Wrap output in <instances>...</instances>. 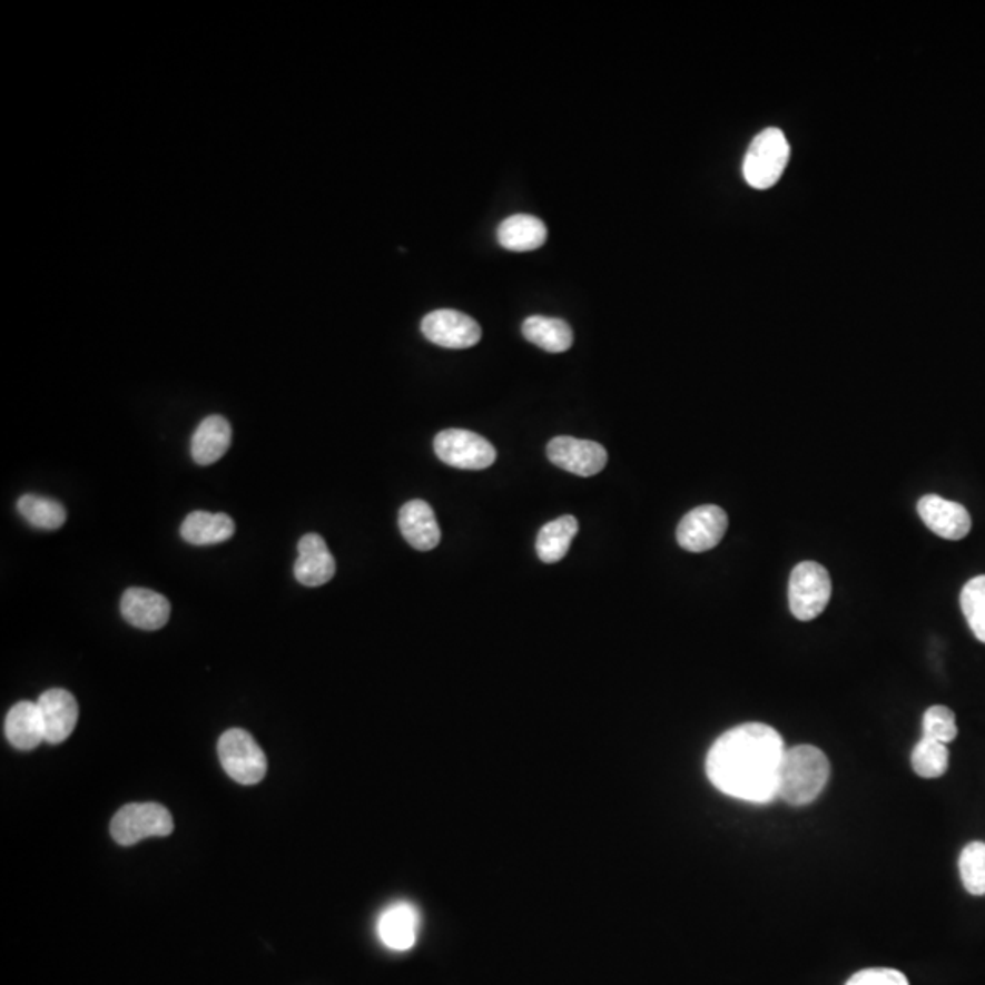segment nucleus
Wrapping results in <instances>:
<instances>
[{
    "mask_svg": "<svg viewBox=\"0 0 985 985\" xmlns=\"http://www.w3.org/2000/svg\"><path fill=\"white\" fill-rule=\"evenodd\" d=\"M221 767L239 785H256L267 774V758L256 739L242 728H230L218 743Z\"/></svg>",
    "mask_w": 985,
    "mask_h": 985,
    "instance_id": "nucleus-5",
    "label": "nucleus"
},
{
    "mask_svg": "<svg viewBox=\"0 0 985 985\" xmlns=\"http://www.w3.org/2000/svg\"><path fill=\"white\" fill-rule=\"evenodd\" d=\"M546 239V225L530 214H515L499 227V243L511 253H531L541 248Z\"/></svg>",
    "mask_w": 985,
    "mask_h": 985,
    "instance_id": "nucleus-19",
    "label": "nucleus"
},
{
    "mask_svg": "<svg viewBox=\"0 0 985 985\" xmlns=\"http://www.w3.org/2000/svg\"><path fill=\"white\" fill-rule=\"evenodd\" d=\"M830 764L824 750L812 745L787 748L778 776V799L805 807L819 798L829 784Z\"/></svg>",
    "mask_w": 985,
    "mask_h": 985,
    "instance_id": "nucleus-2",
    "label": "nucleus"
},
{
    "mask_svg": "<svg viewBox=\"0 0 985 985\" xmlns=\"http://www.w3.org/2000/svg\"><path fill=\"white\" fill-rule=\"evenodd\" d=\"M110 830L117 844L130 847L142 839L170 836L173 814L159 804L125 805L111 819Z\"/></svg>",
    "mask_w": 985,
    "mask_h": 985,
    "instance_id": "nucleus-6",
    "label": "nucleus"
},
{
    "mask_svg": "<svg viewBox=\"0 0 985 985\" xmlns=\"http://www.w3.org/2000/svg\"><path fill=\"white\" fill-rule=\"evenodd\" d=\"M420 913L410 902H396L380 915L376 933L391 950H410L418 940Z\"/></svg>",
    "mask_w": 985,
    "mask_h": 985,
    "instance_id": "nucleus-13",
    "label": "nucleus"
},
{
    "mask_svg": "<svg viewBox=\"0 0 985 985\" xmlns=\"http://www.w3.org/2000/svg\"><path fill=\"white\" fill-rule=\"evenodd\" d=\"M6 738L19 750H33L45 741L41 712L37 702L21 701L6 716Z\"/></svg>",
    "mask_w": 985,
    "mask_h": 985,
    "instance_id": "nucleus-17",
    "label": "nucleus"
},
{
    "mask_svg": "<svg viewBox=\"0 0 985 985\" xmlns=\"http://www.w3.org/2000/svg\"><path fill=\"white\" fill-rule=\"evenodd\" d=\"M962 884L973 896L985 895V844L965 845L958 859Z\"/></svg>",
    "mask_w": 985,
    "mask_h": 985,
    "instance_id": "nucleus-26",
    "label": "nucleus"
},
{
    "mask_svg": "<svg viewBox=\"0 0 985 985\" xmlns=\"http://www.w3.org/2000/svg\"><path fill=\"white\" fill-rule=\"evenodd\" d=\"M236 525L225 513L194 511L183 521L181 536L193 546H213L221 544L234 535Z\"/></svg>",
    "mask_w": 985,
    "mask_h": 985,
    "instance_id": "nucleus-20",
    "label": "nucleus"
},
{
    "mask_svg": "<svg viewBox=\"0 0 985 985\" xmlns=\"http://www.w3.org/2000/svg\"><path fill=\"white\" fill-rule=\"evenodd\" d=\"M524 338L548 353H564L573 344V331L564 319L530 316L522 324Z\"/></svg>",
    "mask_w": 985,
    "mask_h": 985,
    "instance_id": "nucleus-21",
    "label": "nucleus"
},
{
    "mask_svg": "<svg viewBox=\"0 0 985 985\" xmlns=\"http://www.w3.org/2000/svg\"><path fill=\"white\" fill-rule=\"evenodd\" d=\"M784 738L764 722H745L722 733L707 756V776L719 792L747 804L778 799Z\"/></svg>",
    "mask_w": 985,
    "mask_h": 985,
    "instance_id": "nucleus-1",
    "label": "nucleus"
},
{
    "mask_svg": "<svg viewBox=\"0 0 985 985\" xmlns=\"http://www.w3.org/2000/svg\"><path fill=\"white\" fill-rule=\"evenodd\" d=\"M422 333L431 344L445 349H470L482 338L481 325L453 308L433 311L422 319Z\"/></svg>",
    "mask_w": 985,
    "mask_h": 985,
    "instance_id": "nucleus-8",
    "label": "nucleus"
},
{
    "mask_svg": "<svg viewBox=\"0 0 985 985\" xmlns=\"http://www.w3.org/2000/svg\"><path fill=\"white\" fill-rule=\"evenodd\" d=\"M910 765L919 778H940L949 768V748L933 739L922 738L913 748Z\"/></svg>",
    "mask_w": 985,
    "mask_h": 985,
    "instance_id": "nucleus-24",
    "label": "nucleus"
},
{
    "mask_svg": "<svg viewBox=\"0 0 985 985\" xmlns=\"http://www.w3.org/2000/svg\"><path fill=\"white\" fill-rule=\"evenodd\" d=\"M958 736V727H956L955 712L950 708L936 707L927 708L924 713V736L922 738L933 739L938 743H950Z\"/></svg>",
    "mask_w": 985,
    "mask_h": 985,
    "instance_id": "nucleus-27",
    "label": "nucleus"
},
{
    "mask_svg": "<svg viewBox=\"0 0 985 985\" xmlns=\"http://www.w3.org/2000/svg\"><path fill=\"white\" fill-rule=\"evenodd\" d=\"M918 513L924 524L935 535L947 541H961L969 535L973 525L969 511L965 510L964 505L945 501L938 495H925L924 499H919Z\"/></svg>",
    "mask_w": 985,
    "mask_h": 985,
    "instance_id": "nucleus-11",
    "label": "nucleus"
},
{
    "mask_svg": "<svg viewBox=\"0 0 985 985\" xmlns=\"http://www.w3.org/2000/svg\"><path fill=\"white\" fill-rule=\"evenodd\" d=\"M845 985H909V981L899 971L879 967V969L859 971Z\"/></svg>",
    "mask_w": 985,
    "mask_h": 985,
    "instance_id": "nucleus-28",
    "label": "nucleus"
},
{
    "mask_svg": "<svg viewBox=\"0 0 985 985\" xmlns=\"http://www.w3.org/2000/svg\"><path fill=\"white\" fill-rule=\"evenodd\" d=\"M548 459L577 476H593L608 464V453L601 444L591 440L556 436L548 444Z\"/></svg>",
    "mask_w": 985,
    "mask_h": 985,
    "instance_id": "nucleus-10",
    "label": "nucleus"
},
{
    "mask_svg": "<svg viewBox=\"0 0 985 985\" xmlns=\"http://www.w3.org/2000/svg\"><path fill=\"white\" fill-rule=\"evenodd\" d=\"M833 597L829 571L818 562H801L794 568L788 582V604L798 621H812L824 613Z\"/></svg>",
    "mask_w": 985,
    "mask_h": 985,
    "instance_id": "nucleus-4",
    "label": "nucleus"
},
{
    "mask_svg": "<svg viewBox=\"0 0 985 985\" xmlns=\"http://www.w3.org/2000/svg\"><path fill=\"white\" fill-rule=\"evenodd\" d=\"M435 453L459 470H485L495 464L496 451L484 436L465 430H445L435 439Z\"/></svg>",
    "mask_w": 985,
    "mask_h": 985,
    "instance_id": "nucleus-7",
    "label": "nucleus"
},
{
    "mask_svg": "<svg viewBox=\"0 0 985 985\" xmlns=\"http://www.w3.org/2000/svg\"><path fill=\"white\" fill-rule=\"evenodd\" d=\"M19 513L28 524L39 530H59L66 522V510L61 502L41 495H24L17 502Z\"/></svg>",
    "mask_w": 985,
    "mask_h": 985,
    "instance_id": "nucleus-23",
    "label": "nucleus"
},
{
    "mask_svg": "<svg viewBox=\"0 0 985 985\" xmlns=\"http://www.w3.org/2000/svg\"><path fill=\"white\" fill-rule=\"evenodd\" d=\"M233 440V427L227 418L219 415L207 416L203 420L193 436V459L196 464L210 465L218 462Z\"/></svg>",
    "mask_w": 985,
    "mask_h": 985,
    "instance_id": "nucleus-18",
    "label": "nucleus"
},
{
    "mask_svg": "<svg viewBox=\"0 0 985 985\" xmlns=\"http://www.w3.org/2000/svg\"><path fill=\"white\" fill-rule=\"evenodd\" d=\"M961 607L971 632L985 644V575L975 577L965 584Z\"/></svg>",
    "mask_w": 985,
    "mask_h": 985,
    "instance_id": "nucleus-25",
    "label": "nucleus"
},
{
    "mask_svg": "<svg viewBox=\"0 0 985 985\" xmlns=\"http://www.w3.org/2000/svg\"><path fill=\"white\" fill-rule=\"evenodd\" d=\"M37 707L41 712L46 743L59 745L70 738L79 719V707L70 692L62 688H51L42 693Z\"/></svg>",
    "mask_w": 985,
    "mask_h": 985,
    "instance_id": "nucleus-12",
    "label": "nucleus"
},
{
    "mask_svg": "<svg viewBox=\"0 0 985 985\" xmlns=\"http://www.w3.org/2000/svg\"><path fill=\"white\" fill-rule=\"evenodd\" d=\"M398 525L405 541L418 551L435 550L442 539L435 511L425 501H411L402 505Z\"/></svg>",
    "mask_w": 985,
    "mask_h": 985,
    "instance_id": "nucleus-16",
    "label": "nucleus"
},
{
    "mask_svg": "<svg viewBox=\"0 0 985 985\" xmlns=\"http://www.w3.org/2000/svg\"><path fill=\"white\" fill-rule=\"evenodd\" d=\"M579 531L575 516L564 515L542 525L536 536V555L546 564H555L568 555L571 542Z\"/></svg>",
    "mask_w": 985,
    "mask_h": 985,
    "instance_id": "nucleus-22",
    "label": "nucleus"
},
{
    "mask_svg": "<svg viewBox=\"0 0 985 985\" xmlns=\"http://www.w3.org/2000/svg\"><path fill=\"white\" fill-rule=\"evenodd\" d=\"M121 613L131 627L139 630H159L170 619V602L157 591L130 588L121 597Z\"/></svg>",
    "mask_w": 985,
    "mask_h": 985,
    "instance_id": "nucleus-14",
    "label": "nucleus"
},
{
    "mask_svg": "<svg viewBox=\"0 0 985 985\" xmlns=\"http://www.w3.org/2000/svg\"><path fill=\"white\" fill-rule=\"evenodd\" d=\"M790 159V145L779 128H767L748 147L743 161V176L748 185L767 190L784 176Z\"/></svg>",
    "mask_w": 985,
    "mask_h": 985,
    "instance_id": "nucleus-3",
    "label": "nucleus"
},
{
    "mask_svg": "<svg viewBox=\"0 0 985 985\" xmlns=\"http://www.w3.org/2000/svg\"><path fill=\"white\" fill-rule=\"evenodd\" d=\"M336 573V561L328 551L327 542L316 533H308L298 542V561L294 577L304 587H324Z\"/></svg>",
    "mask_w": 985,
    "mask_h": 985,
    "instance_id": "nucleus-15",
    "label": "nucleus"
},
{
    "mask_svg": "<svg viewBox=\"0 0 985 985\" xmlns=\"http://www.w3.org/2000/svg\"><path fill=\"white\" fill-rule=\"evenodd\" d=\"M728 530V515L719 505H699L682 516L678 525V542L692 553L713 550Z\"/></svg>",
    "mask_w": 985,
    "mask_h": 985,
    "instance_id": "nucleus-9",
    "label": "nucleus"
}]
</instances>
